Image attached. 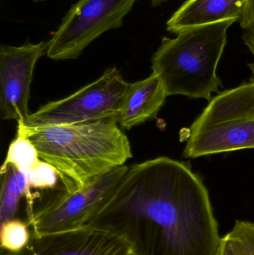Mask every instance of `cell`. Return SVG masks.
Wrapping results in <instances>:
<instances>
[{"instance_id": "cell-1", "label": "cell", "mask_w": 254, "mask_h": 255, "mask_svg": "<svg viewBox=\"0 0 254 255\" xmlns=\"http://www.w3.org/2000/svg\"><path fill=\"white\" fill-rule=\"evenodd\" d=\"M87 225L121 237L133 255H218L222 241L202 178L168 157L130 166Z\"/></svg>"}, {"instance_id": "cell-2", "label": "cell", "mask_w": 254, "mask_h": 255, "mask_svg": "<svg viewBox=\"0 0 254 255\" xmlns=\"http://www.w3.org/2000/svg\"><path fill=\"white\" fill-rule=\"evenodd\" d=\"M17 130L28 136L41 160L55 167L64 191L85 187L133 156L129 139L116 120L37 128L22 123Z\"/></svg>"}, {"instance_id": "cell-3", "label": "cell", "mask_w": 254, "mask_h": 255, "mask_svg": "<svg viewBox=\"0 0 254 255\" xmlns=\"http://www.w3.org/2000/svg\"><path fill=\"white\" fill-rule=\"evenodd\" d=\"M237 20L226 19L193 27L164 37L152 58V73L164 82L168 97L182 95L210 101L222 82L217 68L228 40V29Z\"/></svg>"}, {"instance_id": "cell-4", "label": "cell", "mask_w": 254, "mask_h": 255, "mask_svg": "<svg viewBox=\"0 0 254 255\" xmlns=\"http://www.w3.org/2000/svg\"><path fill=\"white\" fill-rule=\"evenodd\" d=\"M131 86L116 67L107 69L98 79L74 94L41 106L22 124L28 128H37L106 120L117 121Z\"/></svg>"}, {"instance_id": "cell-5", "label": "cell", "mask_w": 254, "mask_h": 255, "mask_svg": "<svg viewBox=\"0 0 254 255\" xmlns=\"http://www.w3.org/2000/svg\"><path fill=\"white\" fill-rule=\"evenodd\" d=\"M119 166L72 192L61 190L34 211L26 222L35 233L68 230L87 225L111 199L128 169Z\"/></svg>"}, {"instance_id": "cell-6", "label": "cell", "mask_w": 254, "mask_h": 255, "mask_svg": "<svg viewBox=\"0 0 254 255\" xmlns=\"http://www.w3.org/2000/svg\"><path fill=\"white\" fill-rule=\"evenodd\" d=\"M137 0H79L48 41V58L76 59L88 45L110 29L120 28Z\"/></svg>"}, {"instance_id": "cell-7", "label": "cell", "mask_w": 254, "mask_h": 255, "mask_svg": "<svg viewBox=\"0 0 254 255\" xmlns=\"http://www.w3.org/2000/svg\"><path fill=\"white\" fill-rule=\"evenodd\" d=\"M48 42H27L21 46L0 48V115L4 121L25 122L29 116L33 73L37 61L46 54Z\"/></svg>"}, {"instance_id": "cell-8", "label": "cell", "mask_w": 254, "mask_h": 255, "mask_svg": "<svg viewBox=\"0 0 254 255\" xmlns=\"http://www.w3.org/2000/svg\"><path fill=\"white\" fill-rule=\"evenodd\" d=\"M3 255H133L128 243L116 234L89 225L38 234L31 231L28 245Z\"/></svg>"}, {"instance_id": "cell-9", "label": "cell", "mask_w": 254, "mask_h": 255, "mask_svg": "<svg viewBox=\"0 0 254 255\" xmlns=\"http://www.w3.org/2000/svg\"><path fill=\"white\" fill-rule=\"evenodd\" d=\"M245 148H254V118L219 124L189 135L183 156L194 159Z\"/></svg>"}, {"instance_id": "cell-10", "label": "cell", "mask_w": 254, "mask_h": 255, "mask_svg": "<svg viewBox=\"0 0 254 255\" xmlns=\"http://www.w3.org/2000/svg\"><path fill=\"white\" fill-rule=\"evenodd\" d=\"M167 97L164 82L155 73L131 83L118 115L119 127L122 130H131L155 119Z\"/></svg>"}, {"instance_id": "cell-11", "label": "cell", "mask_w": 254, "mask_h": 255, "mask_svg": "<svg viewBox=\"0 0 254 255\" xmlns=\"http://www.w3.org/2000/svg\"><path fill=\"white\" fill-rule=\"evenodd\" d=\"M254 118V79L219 93L192 123L189 135L219 124Z\"/></svg>"}, {"instance_id": "cell-12", "label": "cell", "mask_w": 254, "mask_h": 255, "mask_svg": "<svg viewBox=\"0 0 254 255\" xmlns=\"http://www.w3.org/2000/svg\"><path fill=\"white\" fill-rule=\"evenodd\" d=\"M247 0H187L167 23L174 34L193 27L234 19L240 22Z\"/></svg>"}, {"instance_id": "cell-13", "label": "cell", "mask_w": 254, "mask_h": 255, "mask_svg": "<svg viewBox=\"0 0 254 255\" xmlns=\"http://www.w3.org/2000/svg\"><path fill=\"white\" fill-rule=\"evenodd\" d=\"M1 191H0V223L18 218L21 201L26 200V220L32 217L34 211V199L28 186L26 175L11 164L1 165Z\"/></svg>"}, {"instance_id": "cell-14", "label": "cell", "mask_w": 254, "mask_h": 255, "mask_svg": "<svg viewBox=\"0 0 254 255\" xmlns=\"http://www.w3.org/2000/svg\"><path fill=\"white\" fill-rule=\"evenodd\" d=\"M40 161L37 148L26 135L17 130L16 138L10 142L2 165H13L26 175Z\"/></svg>"}, {"instance_id": "cell-15", "label": "cell", "mask_w": 254, "mask_h": 255, "mask_svg": "<svg viewBox=\"0 0 254 255\" xmlns=\"http://www.w3.org/2000/svg\"><path fill=\"white\" fill-rule=\"evenodd\" d=\"M26 222L19 218L1 223L0 242L2 252L19 253L29 243L31 231Z\"/></svg>"}, {"instance_id": "cell-16", "label": "cell", "mask_w": 254, "mask_h": 255, "mask_svg": "<svg viewBox=\"0 0 254 255\" xmlns=\"http://www.w3.org/2000/svg\"><path fill=\"white\" fill-rule=\"evenodd\" d=\"M25 175L31 190H54L60 181L55 167L43 160Z\"/></svg>"}, {"instance_id": "cell-17", "label": "cell", "mask_w": 254, "mask_h": 255, "mask_svg": "<svg viewBox=\"0 0 254 255\" xmlns=\"http://www.w3.org/2000/svg\"><path fill=\"white\" fill-rule=\"evenodd\" d=\"M229 234L240 255H254V223L237 220Z\"/></svg>"}, {"instance_id": "cell-18", "label": "cell", "mask_w": 254, "mask_h": 255, "mask_svg": "<svg viewBox=\"0 0 254 255\" xmlns=\"http://www.w3.org/2000/svg\"><path fill=\"white\" fill-rule=\"evenodd\" d=\"M218 255H240L235 243L229 233L222 238L220 250Z\"/></svg>"}, {"instance_id": "cell-19", "label": "cell", "mask_w": 254, "mask_h": 255, "mask_svg": "<svg viewBox=\"0 0 254 255\" xmlns=\"http://www.w3.org/2000/svg\"><path fill=\"white\" fill-rule=\"evenodd\" d=\"M243 29L254 23V0H247L243 16L240 20Z\"/></svg>"}, {"instance_id": "cell-20", "label": "cell", "mask_w": 254, "mask_h": 255, "mask_svg": "<svg viewBox=\"0 0 254 255\" xmlns=\"http://www.w3.org/2000/svg\"><path fill=\"white\" fill-rule=\"evenodd\" d=\"M243 40L246 46L249 48L254 57V23L249 25L247 28H244V34H243ZM249 68L252 70L254 74V61L252 64H248Z\"/></svg>"}, {"instance_id": "cell-21", "label": "cell", "mask_w": 254, "mask_h": 255, "mask_svg": "<svg viewBox=\"0 0 254 255\" xmlns=\"http://www.w3.org/2000/svg\"><path fill=\"white\" fill-rule=\"evenodd\" d=\"M152 4L154 6L159 5V4H162L164 1H165L166 0H152Z\"/></svg>"}, {"instance_id": "cell-22", "label": "cell", "mask_w": 254, "mask_h": 255, "mask_svg": "<svg viewBox=\"0 0 254 255\" xmlns=\"http://www.w3.org/2000/svg\"><path fill=\"white\" fill-rule=\"evenodd\" d=\"M34 1H44V0H34Z\"/></svg>"}]
</instances>
